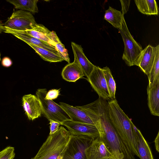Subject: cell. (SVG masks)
Masks as SVG:
<instances>
[{"label":"cell","instance_id":"6da1fadb","mask_svg":"<svg viewBox=\"0 0 159 159\" xmlns=\"http://www.w3.org/2000/svg\"><path fill=\"white\" fill-rule=\"evenodd\" d=\"M107 101L99 98L97 107L98 118L95 126L100 137L116 159H135L127 145L120 137L110 121Z\"/></svg>","mask_w":159,"mask_h":159},{"label":"cell","instance_id":"7a4b0ae2","mask_svg":"<svg viewBox=\"0 0 159 159\" xmlns=\"http://www.w3.org/2000/svg\"><path fill=\"white\" fill-rule=\"evenodd\" d=\"M109 117L116 131L135 155L139 157L137 128L120 107L116 100L107 101Z\"/></svg>","mask_w":159,"mask_h":159},{"label":"cell","instance_id":"3957f363","mask_svg":"<svg viewBox=\"0 0 159 159\" xmlns=\"http://www.w3.org/2000/svg\"><path fill=\"white\" fill-rule=\"evenodd\" d=\"M71 134L62 126L49 135L36 155L31 159H60L70 139Z\"/></svg>","mask_w":159,"mask_h":159},{"label":"cell","instance_id":"277c9868","mask_svg":"<svg viewBox=\"0 0 159 159\" xmlns=\"http://www.w3.org/2000/svg\"><path fill=\"white\" fill-rule=\"evenodd\" d=\"M118 30L124 45V51L122 57V59L128 66H136L143 49L140 44L135 41L132 36L124 18L121 28Z\"/></svg>","mask_w":159,"mask_h":159},{"label":"cell","instance_id":"5b68a950","mask_svg":"<svg viewBox=\"0 0 159 159\" xmlns=\"http://www.w3.org/2000/svg\"><path fill=\"white\" fill-rule=\"evenodd\" d=\"M47 93L46 89H39L36 92V96L40 102L42 114L48 120H53L59 122L61 125L64 121L71 120L59 105L52 100L45 99Z\"/></svg>","mask_w":159,"mask_h":159},{"label":"cell","instance_id":"8992f818","mask_svg":"<svg viewBox=\"0 0 159 159\" xmlns=\"http://www.w3.org/2000/svg\"><path fill=\"white\" fill-rule=\"evenodd\" d=\"M94 139L71 134L66 148L60 159H87L86 150Z\"/></svg>","mask_w":159,"mask_h":159},{"label":"cell","instance_id":"52a82bcc","mask_svg":"<svg viewBox=\"0 0 159 159\" xmlns=\"http://www.w3.org/2000/svg\"><path fill=\"white\" fill-rule=\"evenodd\" d=\"M37 24L31 12L19 10L14 11L4 24L10 29L24 31L32 29Z\"/></svg>","mask_w":159,"mask_h":159},{"label":"cell","instance_id":"ba28073f","mask_svg":"<svg viewBox=\"0 0 159 159\" xmlns=\"http://www.w3.org/2000/svg\"><path fill=\"white\" fill-rule=\"evenodd\" d=\"M87 79L99 98L107 101L111 99L102 68L95 66Z\"/></svg>","mask_w":159,"mask_h":159},{"label":"cell","instance_id":"9c48e42d","mask_svg":"<svg viewBox=\"0 0 159 159\" xmlns=\"http://www.w3.org/2000/svg\"><path fill=\"white\" fill-rule=\"evenodd\" d=\"M62 125L66 126L72 134L86 136L95 138L100 136L99 131L95 125L68 120L64 121Z\"/></svg>","mask_w":159,"mask_h":159},{"label":"cell","instance_id":"30bf717a","mask_svg":"<svg viewBox=\"0 0 159 159\" xmlns=\"http://www.w3.org/2000/svg\"><path fill=\"white\" fill-rule=\"evenodd\" d=\"M86 154L87 159H109L113 156L100 136L93 141Z\"/></svg>","mask_w":159,"mask_h":159},{"label":"cell","instance_id":"8fae6325","mask_svg":"<svg viewBox=\"0 0 159 159\" xmlns=\"http://www.w3.org/2000/svg\"><path fill=\"white\" fill-rule=\"evenodd\" d=\"M22 106L28 119L34 120L42 114L40 102L37 97L31 94L25 95L22 98Z\"/></svg>","mask_w":159,"mask_h":159},{"label":"cell","instance_id":"7c38bea8","mask_svg":"<svg viewBox=\"0 0 159 159\" xmlns=\"http://www.w3.org/2000/svg\"><path fill=\"white\" fill-rule=\"evenodd\" d=\"M5 30L4 31L5 33L11 34L26 43H29L32 44L59 55L55 47L47 43L20 31L5 27Z\"/></svg>","mask_w":159,"mask_h":159},{"label":"cell","instance_id":"4fadbf2b","mask_svg":"<svg viewBox=\"0 0 159 159\" xmlns=\"http://www.w3.org/2000/svg\"><path fill=\"white\" fill-rule=\"evenodd\" d=\"M155 56L154 47L149 44L142 50L137 62L136 66L147 76L151 69Z\"/></svg>","mask_w":159,"mask_h":159},{"label":"cell","instance_id":"5bb4252c","mask_svg":"<svg viewBox=\"0 0 159 159\" xmlns=\"http://www.w3.org/2000/svg\"><path fill=\"white\" fill-rule=\"evenodd\" d=\"M71 47L74 56V60L81 68L84 76L88 77L92 71L95 65L92 63L85 55L80 45L72 42Z\"/></svg>","mask_w":159,"mask_h":159},{"label":"cell","instance_id":"9a60e30c","mask_svg":"<svg viewBox=\"0 0 159 159\" xmlns=\"http://www.w3.org/2000/svg\"><path fill=\"white\" fill-rule=\"evenodd\" d=\"M59 105L73 121L95 125L90 117L83 110L63 102Z\"/></svg>","mask_w":159,"mask_h":159},{"label":"cell","instance_id":"2e32d148","mask_svg":"<svg viewBox=\"0 0 159 159\" xmlns=\"http://www.w3.org/2000/svg\"><path fill=\"white\" fill-rule=\"evenodd\" d=\"M148 104L151 114L159 116V80L147 88Z\"/></svg>","mask_w":159,"mask_h":159},{"label":"cell","instance_id":"e0dca14e","mask_svg":"<svg viewBox=\"0 0 159 159\" xmlns=\"http://www.w3.org/2000/svg\"><path fill=\"white\" fill-rule=\"evenodd\" d=\"M19 31L29 34L53 46L52 39L55 32L50 31L42 25L37 24L32 29Z\"/></svg>","mask_w":159,"mask_h":159},{"label":"cell","instance_id":"ac0fdd59","mask_svg":"<svg viewBox=\"0 0 159 159\" xmlns=\"http://www.w3.org/2000/svg\"><path fill=\"white\" fill-rule=\"evenodd\" d=\"M61 76L67 81L75 82L84 75L80 67L74 60L73 62L69 63L63 68Z\"/></svg>","mask_w":159,"mask_h":159},{"label":"cell","instance_id":"d6986e66","mask_svg":"<svg viewBox=\"0 0 159 159\" xmlns=\"http://www.w3.org/2000/svg\"><path fill=\"white\" fill-rule=\"evenodd\" d=\"M138 10L147 15H157L158 9L155 0H135Z\"/></svg>","mask_w":159,"mask_h":159},{"label":"cell","instance_id":"ffe728a7","mask_svg":"<svg viewBox=\"0 0 159 159\" xmlns=\"http://www.w3.org/2000/svg\"><path fill=\"white\" fill-rule=\"evenodd\" d=\"M124 18V15L121 11L110 6L105 11L104 15V19L118 29L121 28Z\"/></svg>","mask_w":159,"mask_h":159},{"label":"cell","instance_id":"44dd1931","mask_svg":"<svg viewBox=\"0 0 159 159\" xmlns=\"http://www.w3.org/2000/svg\"><path fill=\"white\" fill-rule=\"evenodd\" d=\"M138 149L141 159H154L151 149L140 130L137 129Z\"/></svg>","mask_w":159,"mask_h":159},{"label":"cell","instance_id":"7402d4cb","mask_svg":"<svg viewBox=\"0 0 159 159\" xmlns=\"http://www.w3.org/2000/svg\"><path fill=\"white\" fill-rule=\"evenodd\" d=\"M6 1L12 4L16 9L28 11L33 13L38 12L37 6L38 0H7Z\"/></svg>","mask_w":159,"mask_h":159},{"label":"cell","instance_id":"603a6c76","mask_svg":"<svg viewBox=\"0 0 159 159\" xmlns=\"http://www.w3.org/2000/svg\"><path fill=\"white\" fill-rule=\"evenodd\" d=\"M26 43L45 61L55 62H60L64 60L58 54L32 44Z\"/></svg>","mask_w":159,"mask_h":159},{"label":"cell","instance_id":"cb8c5ba5","mask_svg":"<svg viewBox=\"0 0 159 159\" xmlns=\"http://www.w3.org/2000/svg\"><path fill=\"white\" fill-rule=\"evenodd\" d=\"M155 56L154 61L150 72L148 75V84L150 88L153 83L159 80V45L154 47Z\"/></svg>","mask_w":159,"mask_h":159},{"label":"cell","instance_id":"d4e9b609","mask_svg":"<svg viewBox=\"0 0 159 159\" xmlns=\"http://www.w3.org/2000/svg\"><path fill=\"white\" fill-rule=\"evenodd\" d=\"M111 99H115L116 84L110 70L107 66L102 68Z\"/></svg>","mask_w":159,"mask_h":159},{"label":"cell","instance_id":"484cf974","mask_svg":"<svg viewBox=\"0 0 159 159\" xmlns=\"http://www.w3.org/2000/svg\"><path fill=\"white\" fill-rule=\"evenodd\" d=\"M53 46L56 48L59 55L64 60L66 61L68 63H70V59L67 50L60 40L59 38L56 34L52 39Z\"/></svg>","mask_w":159,"mask_h":159},{"label":"cell","instance_id":"4316f807","mask_svg":"<svg viewBox=\"0 0 159 159\" xmlns=\"http://www.w3.org/2000/svg\"><path fill=\"white\" fill-rule=\"evenodd\" d=\"M15 153L14 147L8 146L0 152V159H13Z\"/></svg>","mask_w":159,"mask_h":159},{"label":"cell","instance_id":"83f0119b","mask_svg":"<svg viewBox=\"0 0 159 159\" xmlns=\"http://www.w3.org/2000/svg\"><path fill=\"white\" fill-rule=\"evenodd\" d=\"M60 94V89H52L47 93L45 98L47 100H52L57 98Z\"/></svg>","mask_w":159,"mask_h":159},{"label":"cell","instance_id":"f1b7e54d","mask_svg":"<svg viewBox=\"0 0 159 159\" xmlns=\"http://www.w3.org/2000/svg\"><path fill=\"white\" fill-rule=\"evenodd\" d=\"M49 120L50 124L49 135H51L54 134L58 130L60 124L59 122L52 120Z\"/></svg>","mask_w":159,"mask_h":159},{"label":"cell","instance_id":"f546056e","mask_svg":"<svg viewBox=\"0 0 159 159\" xmlns=\"http://www.w3.org/2000/svg\"><path fill=\"white\" fill-rule=\"evenodd\" d=\"M121 5V11L123 15L126 13L128 11L129 5L130 3V0H120Z\"/></svg>","mask_w":159,"mask_h":159},{"label":"cell","instance_id":"4dcf8cb0","mask_svg":"<svg viewBox=\"0 0 159 159\" xmlns=\"http://www.w3.org/2000/svg\"><path fill=\"white\" fill-rule=\"evenodd\" d=\"M12 61L11 59L9 57H4L1 61L2 66L6 67H9L12 64Z\"/></svg>","mask_w":159,"mask_h":159},{"label":"cell","instance_id":"1f68e13d","mask_svg":"<svg viewBox=\"0 0 159 159\" xmlns=\"http://www.w3.org/2000/svg\"><path fill=\"white\" fill-rule=\"evenodd\" d=\"M159 132L158 131L157 134L155 139L154 142L155 143V147L157 152H159Z\"/></svg>","mask_w":159,"mask_h":159},{"label":"cell","instance_id":"d6a6232c","mask_svg":"<svg viewBox=\"0 0 159 159\" xmlns=\"http://www.w3.org/2000/svg\"><path fill=\"white\" fill-rule=\"evenodd\" d=\"M5 30L4 24L1 20H0V34L2 32H4Z\"/></svg>","mask_w":159,"mask_h":159},{"label":"cell","instance_id":"836d02e7","mask_svg":"<svg viewBox=\"0 0 159 159\" xmlns=\"http://www.w3.org/2000/svg\"><path fill=\"white\" fill-rule=\"evenodd\" d=\"M109 159H116L114 157V156L113 155L112 157H111Z\"/></svg>","mask_w":159,"mask_h":159},{"label":"cell","instance_id":"e575fe53","mask_svg":"<svg viewBox=\"0 0 159 159\" xmlns=\"http://www.w3.org/2000/svg\"><path fill=\"white\" fill-rule=\"evenodd\" d=\"M1 53H0V61H1Z\"/></svg>","mask_w":159,"mask_h":159}]
</instances>
